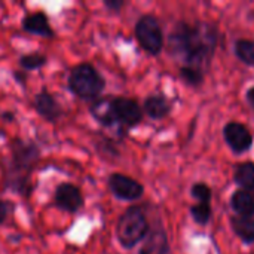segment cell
Masks as SVG:
<instances>
[{
  "mask_svg": "<svg viewBox=\"0 0 254 254\" xmlns=\"http://www.w3.org/2000/svg\"><path fill=\"white\" fill-rule=\"evenodd\" d=\"M217 42V28L207 22H179L168 37L171 54L183 61L185 67L196 68L204 74L210 67Z\"/></svg>",
  "mask_w": 254,
  "mask_h": 254,
  "instance_id": "cell-1",
  "label": "cell"
},
{
  "mask_svg": "<svg viewBox=\"0 0 254 254\" xmlns=\"http://www.w3.org/2000/svg\"><path fill=\"white\" fill-rule=\"evenodd\" d=\"M39 158V147L34 143L15 140L10 146V162L7 165L6 183L18 193L28 195L31 190L28 177Z\"/></svg>",
  "mask_w": 254,
  "mask_h": 254,
  "instance_id": "cell-2",
  "label": "cell"
},
{
  "mask_svg": "<svg viewBox=\"0 0 254 254\" xmlns=\"http://www.w3.org/2000/svg\"><path fill=\"white\" fill-rule=\"evenodd\" d=\"M68 88L70 91L83 100L98 98L106 88V80L100 71L88 63L74 65L68 74Z\"/></svg>",
  "mask_w": 254,
  "mask_h": 254,
  "instance_id": "cell-3",
  "label": "cell"
},
{
  "mask_svg": "<svg viewBox=\"0 0 254 254\" xmlns=\"http://www.w3.org/2000/svg\"><path fill=\"white\" fill-rule=\"evenodd\" d=\"M149 232V223L146 214L140 207H129L119 217L116 226L118 241L125 249L135 247Z\"/></svg>",
  "mask_w": 254,
  "mask_h": 254,
  "instance_id": "cell-4",
  "label": "cell"
},
{
  "mask_svg": "<svg viewBox=\"0 0 254 254\" xmlns=\"http://www.w3.org/2000/svg\"><path fill=\"white\" fill-rule=\"evenodd\" d=\"M135 37L140 46L150 55H158L164 48V33L153 15H143L137 21Z\"/></svg>",
  "mask_w": 254,
  "mask_h": 254,
  "instance_id": "cell-5",
  "label": "cell"
},
{
  "mask_svg": "<svg viewBox=\"0 0 254 254\" xmlns=\"http://www.w3.org/2000/svg\"><path fill=\"white\" fill-rule=\"evenodd\" d=\"M107 185H109V189L113 192V195L124 201H137L138 198H141L144 192V188L141 183L119 173L110 174Z\"/></svg>",
  "mask_w": 254,
  "mask_h": 254,
  "instance_id": "cell-6",
  "label": "cell"
},
{
  "mask_svg": "<svg viewBox=\"0 0 254 254\" xmlns=\"http://www.w3.org/2000/svg\"><path fill=\"white\" fill-rule=\"evenodd\" d=\"M112 107L118 124L125 127H135L141 122L143 110L135 100L127 97H115L112 98Z\"/></svg>",
  "mask_w": 254,
  "mask_h": 254,
  "instance_id": "cell-7",
  "label": "cell"
},
{
  "mask_svg": "<svg viewBox=\"0 0 254 254\" xmlns=\"http://www.w3.org/2000/svg\"><path fill=\"white\" fill-rule=\"evenodd\" d=\"M55 205L67 213H76L83 207V195L77 186L71 183H61L54 196Z\"/></svg>",
  "mask_w": 254,
  "mask_h": 254,
  "instance_id": "cell-8",
  "label": "cell"
},
{
  "mask_svg": "<svg viewBox=\"0 0 254 254\" xmlns=\"http://www.w3.org/2000/svg\"><path fill=\"white\" fill-rule=\"evenodd\" d=\"M223 135L226 143L235 153L247 152L253 146L252 132L249 131L247 127H244L240 122H229L223 129Z\"/></svg>",
  "mask_w": 254,
  "mask_h": 254,
  "instance_id": "cell-9",
  "label": "cell"
},
{
  "mask_svg": "<svg viewBox=\"0 0 254 254\" xmlns=\"http://www.w3.org/2000/svg\"><path fill=\"white\" fill-rule=\"evenodd\" d=\"M34 109L48 122H55L63 115V109H61L60 103L46 89H42L40 92L36 94V97H34Z\"/></svg>",
  "mask_w": 254,
  "mask_h": 254,
  "instance_id": "cell-10",
  "label": "cell"
},
{
  "mask_svg": "<svg viewBox=\"0 0 254 254\" xmlns=\"http://www.w3.org/2000/svg\"><path fill=\"white\" fill-rule=\"evenodd\" d=\"M22 28L27 33L39 34V36H43V37H52L54 36V30H52V27L49 24V19H48L45 12L28 13L22 19Z\"/></svg>",
  "mask_w": 254,
  "mask_h": 254,
  "instance_id": "cell-11",
  "label": "cell"
},
{
  "mask_svg": "<svg viewBox=\"0 0 254 254\" xmlns=\"http://www.w3.org/2000/svg\"><path fill=\"white\" fill-rule=\"evenodd\" d=\"M91 115L95 121H98L104 127H112L118 124L113 107H112V98H98L91 106Z\"/></svg>",
  "mask_w": 254,
  "mask_h": 254,
  "instance_id": "cell-12",
  "label": "cell"
},
{
  "mask_svg": "<svg viewBox=\"0 0 254 254\" xmlns=\"http://www.w3.org/2000/svg\"><path fill=\"white\" fill-rule=\"evenodd\" d=\"M143 107H144V112L149 115V118H152L155 121L164 119L171 112V104L162 95H150V97H147L144 100Z\"/></svg>",
  "mask_w": 254,
  "mask_h": 254,
  "instance_id": "cell-13",
  "label": "cell"
},
{
  "mask_svg": "<svg viewBox=\"0 0 254 254\" xmlns=\"http://www.w3.org/2000/svg\"><path fill=\"white\" fill-rule=\"evenodd\" d=\"M231 205L240 217H253L254 198L247 190H237L231 198Z\"/></svg>",
  "mask_w": 254,
  "mask_h": 254,
  "instance_id": "cell-14",
  "label": "cell"
},
{
  "mask_svg": "<svg viewBox=\"0 0 254 254\" xmlns=\"http://www.w3.org/2000/svg\"><path fill=\"white\" fill-rule=\"evenodd\" d=\"M234 232L247 244L254 243V219L253 217H240L235 216L231 219Z\"/></svg>",
  "mask_w": 254,
  "mask_h": 254,
  "instance_id": "cell-15",
  "label": "cell"
},
{
  "mask_svg": "<svg viewBox=\"0 0 254 254\" xmlns=\"http://www.w3.org/2000/svg\"><path fill=\"white\" fill-rule=\"evenodd\" d=\"M235 183L243 190H254V164L253 162H243L235 168L234 174Z\"/></svg>",
  "mask_w": 254,
  "mask_h": 254,
  "instance_id": "cell-16",
  "label": "cell"
},
{
  "mask_svg": "<svg viewBox=\"0 0 254 254\" xmlns=\"http://www.w3.org/2000/svg\"><path fill=\"white\" fill-rule=\"evenodd\" d=\"M237 57L247 65H254V42L247 39H240L235 43Z\"/></svg>",
  "mask_w": 254,
  "mask_h": 254,
  "instance_id": "cell-17",
  "label": "cell"
},
{
  "mask_svg": "<svg viewBox=\"0 0 254 254\" xmlns=\"http://www.w3.org/2000/svg\"><path fill=\"white\" fill-rule=\"evenodd\" d=\"M46 63H48V58L39 52L27 54V55H22L19 58V64L24 70H37V68L43 67Z\"/></svg>",
  "mask_w": 254,
  "mask_h": 254,
  "instance_id": "cell-18",
  "label": "cell"
},
{
  "mask_svg": "<svg viewBox=\"0 0 254 254\" xmlns=\"http://www.w3.org/2000/svg\"><path fill=\"white\" fill-rule=\"evenodd\" d=\"M192 217L199 225H207L211 219V202H198L190 208Z\"/></svg>",
  "mask_w": 254,
  "mask_h": 254,
  "instance_id": "cell-19",
  "label": "cell"
},
{
  "mask_svg": "<svg viewBox=\"0 0 254 254\" xmlns=\"http://www.w3.org/2000/svg\"><path fill=\"white\" fill-rule=\"evenodd\" d=\"M167 250V240L164 234H153L150 237V241L147 243V246L143 249L141 254H164Z\"/></svg>",
  "mask_w": 254,
  "mask_h": 254,
  "instance_id": "cell-20",
  "label": "cell"
},
{
  "mask_svg": "<svg viewBox=\"0 0 254 254\" xmlns=\"http://www.w3.org/2000/svg\"><path fill=\"white\" fill-rule=\"evenodd\" d=\"M180 76H182V79H183L186 83L193 85V86L201 85V83H202V80H204V73H201V71H199V70H196V68L185 67V65L180 68Z\"/></svg>",
  "mask_w": 254,
  "mask_h": 254,
  "instance_id": "cell-21",
  "label": "cell"
},
{
  "mask_svg": "<svg viewBox=\"0 0 254 254\" xmlns=\"http://www.w3.org/2000/svg\"><path fill=\"white\" fill-rule=\"evenodd\" d=\"M192 195L198 202H211V189L205 183H196L192 188Z\"/></svg>",
  "mask_w": 254,
  "mask_h": 254,
  "instance_id": "cell-22",
  "label": "cell"
},
{
  "mask_svg": "<svg viewBox=\"0 0 254 254\" xmlns=\"http://www.w3.org/2000/svg\"><path fill=\"white\" fill-rule=\"evenodd\" d=\"M10 211H13V205L9 201L0 199V225L7 219V216L10 214Z\"/></svg>",
  "mask_w": 254,
  "mask_h": 254,
  "instance_id": "cell-23",
  "label": "cell"
},
{
  "mask_svg": "<svg viewBox=\"0 0 254 254\" xmlns=\"http://www.w3.org/2000/svg\"><path fill=\"white\" fill-rule=\"evenodd\" d=\"M124 4H125L124 0H106L104 1V6L112 12H119L124 7Z\"/></svg>",
  "mask_w": 254,
  "mask_h": 254,
  "instance_id": "cell-24",
  "label": "cell"
},
{
  "mask_svg": "<svg viewBox=\"0 0 254 254\" xmlns=\"http://www.w3.org/2000/svg\"><path fill=\"white\" fill-rule=\"evenodd\" d=\"M247 100H249V103L254 107V86L249 89V92H247Z\"/></svg>",
  "mask_w": 254,
  "mask_h": 254,
  "instance_id": "cell-25",
  "label": "cell"
}]
</instances>
